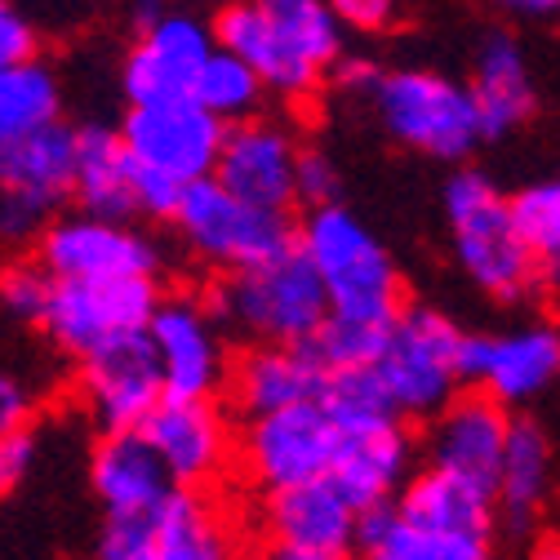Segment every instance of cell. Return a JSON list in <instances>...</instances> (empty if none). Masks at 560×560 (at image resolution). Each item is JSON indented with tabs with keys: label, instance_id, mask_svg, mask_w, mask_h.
I'll use <instances>...</instances> for the list:
<instances>
[{
	"label": "cell",
	"instance_id": "cell-41",
	"mask_svg": "<svg viewBox=\"0 0 560 560\" xmlns=\"http://www.w3.org/2000/svg\"><path fill=\"white\" fill-rule=\"evenodd\" d=\"M32 454H36V441H32L23 428H14V432H0V499H5L10 489H14V485L27 476Z\"/></svg>",
	"mask_w": 560,
	"mask_h": 560
},
{
	"label": "cell",
	"instance_id": "cell-15",
	"mask_svg": "<svg viewBox=\"0 0 560 560\" xmlns=\"http://www.w3.org/2000/svg\"><path fill=\"white\" fill-rule=\"evenodd\" d=\"M294 161H299V138L285 120L245 116L223 129L219 161L209 178H219L228 191H236L249 205L290 214L294 209Z\"/></svg>",
	"mask_w": 560,
	"mask_h": 560
},
{
	"label": "cell",
	"instance_id": "cell-47",
	"mask_svg": "<svg viewBox=\"0 0 560 560\" xmlns=\"http://www.w3.org/2000/svg\"><path fill=\"white\" fill-rule=\"evenodd\" d=\"M534 560H560V538H547V542H538Z\"/></svg>",
	"mask_w": 560,
	"mask_h": 560
},
{
	"label": "cell",
	"instance_id": "cell-19",
	"mask_svg": "<svg viewBox=\"0 0 560 560\" xmlns=\"http://www.w3.org/2000/svg\"><path fill=\"white\" fill-rule=\"evenodd\" d=\"M325 476L342 489V499L357 512L378 508V503H396L405 480L413 476V436L405 428V418L338 432Z\"/></svg>",
	"mask_w": 560,
	"mask_h": 560
},
{
	"label": "cell",
	"instance_id": "cell-2",
	"mask_svg": "<svg viewBox=\"0 0 560 560\" xmlns=\"http://www.w3.org/2000/svg\"><path fill=\"white\" fill-rule=\"evenodd\" d=\"M299 249L320 276V290L334 316L387 325L405 307V276L392 249L347 205L334 200V205L307 209V219L299 228Z\"/></svg>",
	"mask_w": 560,
	"mask_h": 560
},
{
	"label": "cell",
	"instance_id": "cell-31",
	"mask_svg": "<svg viewBox=\"0 0 560 560\" xmlns=\"http://www.w3.org/2000/svg\"><path fill=\"white\" fill-rule=\"evenodd\" d=\"M58 120V81L45 62L23 58L0 67V143Z\"/></svg>",
	"mask_w": 560,
	"mask_h": 560
},
{
	"label": "cell",
	"instance_id": "cell-24",
	"mask_svg": "<svg viewBox=\"0 0 560 560\" xmlns=\"http://www.w3.org/2000/svg\"><path fill=\"white\" fill-rule=\"evenodd\" d=\"M94 489L107 516L120 512H152L174 494V476L148 445V436L129 428V432H107L103 445L94 450Z\"/></svg>",
	"mask_w": 560,
	"mask_h": 560
},
{
	"label": "cell",
	"instance_id": "cell-10",
	"mask_svg": "<svg viewBox=\"0 0 560 560\" xmlns=\"http://www.w3.org/2000/svg\"><path fill=\"white\" fill-rule=\"evenodd\" d=\"M223 120L209 116L196 98H156V103H129L125 125L116 129L125 152L148 165L170 174L174 183H196L214 174L219 143H223Z\"/></svg>",
	"mask_w": 560,
	"mask_h": 560
},
{
	"label": "cell",
	"instance_id": "cell-36",
	"mask_svg": "<svg viewBox=\"0 0 560 560\" xmlns=\"http://www.w3.org/2000/svg\"><path fill=\"white\" fill-rule=\"evenodd\" d=\"M49 285H54V276L40 262H14V267L0 271V303L23 320H40Z\"/></svg>",
	"mask_w": 560,
	"mask_h": 560
},
{
	"label": "cell",
	"instance_id": "cell-27",
	"mask_svg": "<svg viewBox=\"0 0 560 560\" xmlns=\"http://www.w3.org/2000/svg\"><path fill=\"white\" fill-rule=\"evenodd\" d=\"M396 512L409 521H428V525H445V529H476V534H494V525H499L494 494L454 471H441V467L409 476L405 489L396 494Z\"/></svg>",
	"mask_w": 560,
	"mask_h": 560
},
{
	"label": "cell",
	"instance_id": "cell-33",
	"mask_svg": "<svg viewBox=\"0 0 560 560\" xmlns=\"http://www.w3.org/2000/svg\"><path fill=\"white\" fill-rule=\"evenodd\" d=\"M383 334L387 325L378 320H357V316H325L320 329L307 338V352L316 357V365L325 374L334 370H361V365H374L378 347H383Z\"/></svg>",
	"mask_w": 560,
	"mask_h": 560
},
{
	"label": "cell",
	"instance_id": "cell-11",
	"mask_svg": "<svg viewBox=\"0 0 560 560\" xmlns=\"http://www.w3.org/2000/svg\"><path fill=\"white\" fill-rule=\"evenodd\" d=\"M458 374L463 387L494 396L508 409L529 405L560 383V329L534 320L503 334H463Z\"/></svg>",
	"mask_w": 560,
	"mask_h": 560
},
{
	"label": "cell",
	"instance_id": "cell-40",
	"mask_svg": "<svg viewBox=\"0 0 560 560\" xmlns=\"http://www.w3.org/2000/svg\"><path fill=\"white\" fill-rule=\"evenodd\" d=\"M23 58H36V27L10 5V0H0V67L23 62Z\"/></svg>",
	"mask_w": 560,
	"mask_h": 560
},
{
	"label": "cell",
	"instance_id": "cell-18",
	"mask_svg": "<svg viewBox=\"0 0 560 560\" xmlns=\"http://www.w3.org/2000/svg\"><path fill=\"white\" fill-rule=\"evenodd\" d=\"M214 49V32L191 14L161 10L152 23H143V36L133 40L125 58V94L129 103H156V98H183L191 94V81L200 62Z\"/></svg>",
	"mask_w": 560,
	"mask_h": 560
},
{
	"label": "cell",
	"instance_id": "cell-29",
	"mask_svg": "<svg viewBox=\"0 0 560 560\" xmlns=\"http://www.w3.org/2000/svg\"><path fill=\"white\" fill-rule=\"evenodd\" d=\"M125 560H236V538L196 489H174L152 542Z\"/></svg>",
	"mask_w": 560,
	"mask_h": 560
},
{
	"label": "cell",
	"instance_id": "cell-25",
	"mask_svg": "<svg viewBox=\"0 0 560 560\" xmlns=\"http://www.w3.org/2000/svg\"><path fill=\"white\" fill-rule=\"evenodd\" d=\"M72 152H77V129L58 120L19 133L10 143H0V187L58 209L72 196Z\"/></svg>",
	"mask_w": 560,
	"mask_h": 560
},
{
	"label": "cell",
	"instance_id": "cell-44",
	"mask_svg": "<svg viewBox=\"0 0 560 560\" xmlns=\"http://www.w3.org/2000/svg\"><path fill=\"white\" fill-rule=\"evenodd\" d=\"M489 5H499L512 19H534V23L560 19V0H489Z\"/></svg>",
	"mask_w": 560,
	"mask_h": 560
},
{
	"label": "cell",
	"instance_id": "cell-43",
	"mask_svg": "<svg viewBox=\"0 0 560 560\" xmlns=\"http://www.w3.org/2000/svg\"><path fill=\"white\" fill-rule=\"evenodd\" d=\"M27 413H32V396L27 387L10 374V370H0V432H14L27 423Z\"/></svg>",
	"mask_w": 560,
	"mask_h": 560
},
{
	"label": "cell",
	"instance_id": "cell-38",
	"mask_svg": "<svg viewBox=\"0 0 560 560\" xmlns=\"http://www.w3.org/2000/svg\"><path fill=\"white\" fill-rule=\"evenodd\" d=\"M133 161V156H129ZM178 196H183V183H174L170 174L161 170H148V165H138L133 161V214H143V219H174V209H178Z\"/></svg>",
	"mask_w": 560,
	"mask_h": 560
},
{
	"label": "cell",
	"instance_id": "cell-20",
	"mask_svg": "<svg viewBox=\"0 0 560 560\" xmlns=\"http://www.w3.org/2000/svg\"><path fill=\"white\" fill-rule=\"evenodd\" d=\"M357 516L361 512L342 499V489L329 476L262 494V529L271 547L357 551Z\"/></svg>",
	"mask_w": 560,
	"mask_h": 560
},
{
	"label": "cell",
	"instance_id": "cell-6",
	"mask_svg": "<svg viewBox=\"0 0 560 560\" xmlns=\"http://www.w3.org/2000/svg\"><path fill=\"white\" fill-rule=\"evenodd\" d=\"M458 347H463V329L436 312V307H418L405 303L383 334V347L374 357V374L392 400V409L405 418H428L454 396L463 392V374H458Z\"/></svg>",
	"mask_w": 560,
	"mask_h": 560
},
{
	"label": "cell",
	"instance_id": "cell-9",
	"mask_svg": "<svg viewBox=\"0 0 560 560\" xmlns=\"http://www.w3.org/2000/svg\"><path fill=\"white\" fill-rule=\"evenodd\" d=\"M334 441H338V428L320 409V400H303V405L245 418L236 458L258 494H276V489L320 480L329 471Z\"/></svg>",
	"mask_w": 560,
	"mask_h": 560
},
{
	"label": "cell",
	"instance_id": "cell-16",
	"mask_svg": "<svg viewBox=\"0 0 560 560\" xmlns=\"http://www.w3.org/2000/svg\"><path fill=\"white\" fill-rule=\"evenodd\" d=\"M81 396L103 432H129L143 423L165 396L148 329L81 357Z\"/></svg>",
	"mask_w": 560,
	"mask_h": 560
},
{
	"label": "cell",
	"instance_id": "cell-42",
	"mask_svg": "<svg viewBox=\"0 0 560 560\" xmlns=\"http://www.w3.org/2000/svg\"><path fill=\"white\" fill-rule=\"evenodd\" d=\"M378 72H383V67H378L374 58H342V54H338V62L329 67V81H334L342 94H352V98H370L374 85H378Z\"/></svg>",
	"mask_w": 560,
	"mask_h": 560
},
{
	"label": "cell",
	"instance_id": "cell-23",
	"mask_svg": "<svg viewBox=\"0 0 560 560\" xmlns=\"http://www.w3.org/2000/svg\"><path fill=\"white\" fill-rule=\"evenodd\" d=\"M489 547L494 534L409 521L396 512V503H378L357 516L361 560H489Z\"/></svg>",
	"mask_w": 560,
	"mask_h": 560
},
{
	"label": "cell",
	"instance_id": "cell-35",
	"mask_svg": "<svg viewBox=\"0 0 560 560\" xmlns=\"http://www.w3.org/2000/svg\"><path fill=\"white\" fill-rule=\"evenodd\" d=\"M338 196H342V174H338L334 156L320 152V148H299V161H294V205L320 209V205H334Z\"/></svg>",
	"mask_w": 560,
	"mask_h": 560
},
{
	"label": "cell",
	"instance_id": "cell-3",
	"mask_svg": "<svg viewBox=\"0 0 560 560\" xmlns=\"http://www.w3.org/2000/svg\"><path fill=\"white\" fill-rule=\"evenodd\" d=\"M209 312L245 342H307L329 316L320 276L299 241L262 262L223 271L209 294Z\"/></svg>",
	"mask_w": 560,
	"mask_h": 560
},
{
	"label": "cell",
	"instance_id": "cell-45",
	"mask_svg": "<svg viewBox=\"0 0 560 560\" xmlns=\"http://www.w3.org/2000/svg\"><path fill=\"white\" fill-rule=\"evenodd\" d=\"M534 294L560 299V249H556V254H538V258H534Z\"/></svg>",
	"mask_w": 560,
	"mask_h": 560
},
{
	"label": "cell",
	"instance_id": "cell-14",
	"mask_svg": "<svg viewBox=\"0 0 560 560\" xmlns=\"http://www.w3.org/2000/svg\"><path fill=\"white\" fill-rule=\"evenodd\" d=\"M148 436L165 471L174 476L178 489H205L214 485L228 463L236 458L232 423L214 400H183V396H161V405L138 423Z\"/></svg>",
	"mask_w": 560,
	"mask_h": 560
},
{
	"label": "cell",
	"instance_id": "cell-4",
	"mask_svg": "<svg viewBox=\"0 0 560 560\" xmlns=\"http://www.w3.org/2000/svg\"><path fill=\"white\" fill-rule=\"evenodd\" d=\"M445 223L463 276L494 303L534 299V249L521 241L508 196L480 170H458L445 183Z\"/></svg>",
	"mask_w": 560,
	"mask_h": 560
},
{
	"label": "cell",
	"instance_id": "cell-13",
	"mask_svg": "<svg viewBox=\"0 0 560 560\" xmlns=\"http://www.w3.org/2000/svg\"><path fill=\"white\" fill-rule=\"evenodd\" d=\"M40 241V267L54 280H107V276H156L161 249L129 219H49Z\"/></svg>",
	"mask_w": 560,
	"mask_h": 560
},
{
	"label": "cell",
	"instance_id": "cell-32",
	"mask_svg": "<svg viewBox=\"0 0 560 560\" xmlns=\"http://www.w3.org/2000/svg\"><path fill=\"white\" fill-rule=\"evenodd\" d=\"M316 400L334 418L338 432H347V428H374V423H387V418H400L370 365L325 374V387H320Z\"/></svg>",
	"mask_w": 560,
	"mask_h": 560
},
{
	"label": "cell",
	"instance_id": "cell-30",
	"mask_svg": "<svg viewBox=\"0 0 560 560\" xmlns=\"http://www.w3.org/2000/svg\"><path fill=\"white\" fill-rule=\"evenodd\" d=\"M187 98H196L209 116H219L223 125H232V120L258 116L267 90H262V81L254 77V67L245 58H236L223 45H214V49H209V58L200 62V72H196Z\"/></svg>",
	"mask_w": 560,
	"mask_h": 560
},
{
	"label": "cell",
	"instance_id": "cell-12",
	"mask_svg": "<svg viewBox=\"0 0 560 560\" xmlns=\"http://www.w3.org/2000/svg\"><path fill=\"white\" fill-rule=\"evenodd\" d=\"M148 342L161 365L165 396L214 400L228 387V338L219 316L200 299H161L148 320Z\"/></svg>",
	"mask_w": 560,
	"mask_h": 560
},
{
	"label": "cell",
	"instance_id": "cell-26",
	"mask_svg": "<svg viewBox=\"0 0 560 560\" xmlns=\"http://www.w3.org/2000/svg\"><path fill=\"white\" fill-rule=\"evenodd\" d=\"M72 196L85 205V214L133 219V161L116 129H103V125L77 129Z\"/></svg>",
	"mask_w": 560,
	"mask_h": 560
},
{
	"label": "cell",
	"instance_id": "cell-39",
	"mask_svg": "<svg viewBox=\"0 0 560 560\" xmlns=\"http://www.w3.org/2000/svg\"><path fill=\"white\" fill-rule=\"evenodd\" d=\"M347 32H387L400 14V0H325Z\"/></svg>",
	"mask_w": 560,
	"mask_h": 560
},
{
	"label": "cell",
	"instance_id": "cell-8",
	"mask_svg": "<svg viewBox=\"0 0 560 560\" xmlns=\"http://www.w3.org/2000/svg\"><path fill=\"white\" fill-rule=\"evenodd\" d=\"M161 303L156 276H107V280H54L40 325L72 357L143 334Z\"/></svg>",
	"mask_w": 560,
	"mask_h": 560
},
{
	"label": "cell",
	"instance_id": "cell-37",
	"mask_svg": "<svg viewBox=\"0 0 560 560\" xmlns=\"http://www.w3.org/2000/svg\"><path fill=\"white\" fill-rule=\"evenodd\" d=\"M54 214H58V209L0 187V245H27V241H36L49 228Z\"/></svg>",
	"mask_w": 560,
	"mask_h": 560
},
{
	"label": "cell",
	"instance_id": "cell-28",
	"mask_svg": "<svg viewBox=\"0 0 560 560\" xmlns=\"http://www.w3.org/2000/svg\"><path fill=\"white\" fill-rule=\"evenodd\" d=\"M551 494V441L534 418H512V432L494 476V508L503 521L525 525Z\"/></svg>",
	"mask_w": 560,
	"mask_h": 560
},
{
	"label": "cell",
	"instance_id": "cell-46",
	"mask_svg": "<svg viewBox=\"0 0 560 560\" xmlns=\"http://www.w3.org/2000/svg\"><path fill=\"white\" fill-rule=\"evenodd\" d=\"M267 560H357L352 551H303V547H271Z\"/></svg>",
	"mask_w": 560,
	"mask_h": 560
},
{
	"label": "cell",
	"instance_id": "cell-34",
	"mask_svg": "<svg viewBox=\"0 0 560 560\" xmlns=\"http://www.w3.org/2000/svg\"><path fill=\"white\" fill-rule=\"evenodd\" d=\"M508 205H512L516 232H521V241L534 249V258L560 249V178L529 183V187H521L516 196H508Z\"/></svg>",
	"mask_w": 560,
	"mask_h": 560
},
{
	"label": "cell",
	"instance_id": "cell-17",
	"mask_svg": "<svg viewBox=\"0 0 560 560\" xmlns=\"http://www.w3.org/2000/svg\"><path fill=\"white\" fill-rule=\"evenodd\" d=\"M428 423H432L428 428V467L454 471L494 494L499 458H503V445L512 432V409L499 405L494 396L467 387V392H454Z\"/></svg>",
	"mask_w": 560,
	"mask_h": 560
},
{
	"label": "cell",
	"instance_id": "cell-21",
	"mask_svg": "<svg viewBox=\"0 0 560 560\" xmlns=\"http://www.w3.org/2000/svg\"><path fill=\"white\" fill-rule=\"evenodd\" d=\"M320 387L325 370L307 352V342H249V352H241V361L228 370V392L241 418L316 400Z\"/></svg>",
	"mask_w": 560,
	"mask_h": 560
},
{
	"label": "cell",
	"instance_id": "cell-22",
	"mask_svg": "<svg viewBox=\"0 0 560 560\" xmlns=\"http://www.w3.org/2000/svg\"><path fill=\"white\" fill-rule=\"evenodd\" d=\"M467 90L480 116V138H489V143H499L516 125H525L534 116V77L521 40L508 32H489L476 45Z\"/></svg>",
	"mask_w": 560,
	"mask_h": 560
},
{
	"label": "cell",
	"instance_id": "cell-7",
	"mask_svg": "<svg viewBox=\"0 0 560 560\" xmlns=\"http://www.w3.org/2000/svg\"><path fill=\"white\" fill-rule=\"evenodd\" d=\"M170 223L178 228L183 245L214 271H236V267L262 262L299 241V228L290 223V214L241 200L219 178L187 183Z\"/></svg>",
	"mask_w": 560,
	"mask_h": 560
},
{
	"label": "cell",
	"instance_id": "cell-1",
	"mask_svg": "<svg viewBox=\"0 0 560 560\" xmlns=\"http://www.w3.org/2000/svg\"><path fill=\"white\" fill-rule=\"evenodd\" d=\"M209 32L285 103L316 98L342 54V23L325 0H232Z\"/></svg>",
	"mask_w": 560,
	"mask_h": 560
},
{
	"label": "cell",
	"instance_id": "cell-5",
	"mask_svg": "<svg viewBox=\"0 0 560 560\" xmlns=\"http://www.w3.org/2000/svg\"><path fill=\"white\" fill-rule=\"evenodd\" d=\"M365 103L396 143L418 156L458 165L485 143L471 90L441 72H428V67L378 72V85Z\"/></svg>",
	"mask_w": 560,
	"mask_h": 560
}]
</instances>
